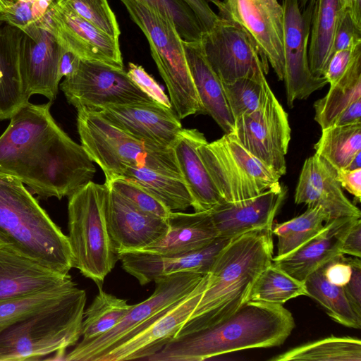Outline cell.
Masks as SVG:
<instances>
[{
    "mask_svg": "<svg viewBox=\"0 0 361 361\" xmlns=\"http://www.w3.org/2000/svg\"><path fill=\"white\" fill-rule=\"evenodd\" d=\"M51 104L28 102L10 118L0 136V172L43 199L61 200L92 181L96 168L83 147L56 123Z\"/></svg>",
    "mask_w": 361,
    "mask_h": 361,
    "instance_id": "obj_1",
    "label": "cell"
},
{
    "mask_svg": "<svg viewBox=\"0 0 361 361\" xmlns=\"http://www.w3.org/2000/svg\"><path fill=\"white\" fill-rule=\"evenodd\" d=\"M295 327L282 305L248 301L235 313L202 328L184 326L149 361H202L252 348L281 345Z\"/></svg>",
    "mask_w": 361,
    "mask_h": 361,
    "instance_id": "obj_2",
    "label": "cell"
},
{
    "mask_svg": "<svg viewBox=\"0 0 361 361\" xmlns=\"http://www.w3.org/2000/svg\"><path fill=\"white\" fill-rule=\"evenodd\" d=\"M271 229L257 228L229 240L212 263L200 302L183 326L216 324L249 301L255 282L272 262Z\"/></svg>",
    "mask_w": 361,
    "mask_h": 361,
    "instance_id": "obj_3",
    "label": "cell"
},
{
    "mask_svg": "<svg viewBox=\"0 0 361 361\" xmlns=\"http://www.w3.org/2000/svg\"><path fill=\"white\" fill-rule=\"evenodd\" d=\"M0 245L62 275L73 268L68 236L19 179L1 172Z\"/></svg>",
    "mask_w": 361,
    "mask_h": 361,
    "instance_id": "obj_4",
    "label": "cell"
},
{
    "mask_svg": "<svg viewBox=\"0 0 361 361\" xmlns=\"http://www.w3.org/2000/svg\"><path fill=\"white\" fill-rule=\"evenodd\" d=\"M77 128L81 145L104 172L106 182L120 178L131 166H145L182 178L172 147L149 145L106 120L97 111L78 109Z\"/></svg>",
    "mask_w": 361,
    "mask_h": 361,
    "instance_id": "obj_5",
    "label": "cell"
},
{
    "mask_svg": "<svg viewBox=\"0 0 361 361\" xmlns=\"http://www.w3.org/2000/svg\"><path fill=\"white\" fill-rule=\"evenodd\" d=\"M109 185L89 182L68 197V238L73 268L102 287L118 259L109 232Z\"/></svg>",
    "mask_w": 361,
    "mask_h": 361,
    "instance_id": "obj_6",
    "label": "cell"
},
{
    "mask_svg": "<svg viewBox=\"0 0 361 361\" xmlns=\"http://www.w3.org/2000/svg\"><path fill=\"white\" fill-rule=\"evenodd\" d=\"M87 293L78 288L58 305L0 333V361L37 360L77 344L81 337Z\"/></svg>",
    "mask_w": 361,
    "mask_h": 361,
    "instance_id": "obj_7",
    "label": "cell"
},
{
    "mask_svg": "<svg viewBox=\"0 0 361 361\" xmlns=\"http://www.w3.org/2000/svg\"><path fill=\"white\" fill-rule=\"evenodd\" d=\"M121 1L147 39L175 114L180 120L193 114H204L186 61L183 39L174 25L139 0Z\"/></svg>",
    "mask_w": 361,
    "mask_h": 361,
    "instance_id": "obj_8",
    "label": "cell"
},
{
    "mask_svg": "<svg viewBox=\"0 0 361 361\" xmlns=\"http://www.w3.org/2000/svg\"><path fill=\"white\" fill-rule=\"evenodd\" d=\"M200 156L225 202L257 196L279 183L281 178L248 152L232 134L202 143Z\"/></svg>",
    "mask_w": 361,
    "mask_h": 361,
    "instance_id": "obj_9",
    "label": "cell"
},
{
    "mask_svg": "<svg viewBox=\"0 0 361 361\" xmlns=\"http://www.w3.org/2000/svg\"><path fill=\"white\" fill-rule=\"evenodd\" d=\"M205 274L185 271L154 280L153 293L133 305L122 319L106 333L91 340H82L68 353V361H97L105 353L128 340L154 317L188 295Z\"/></svg>",
    "mask_w": 361,
    "mask_h": 361,
    "instance_id": "obj_10",
    "label": "cell"
},
{
    "mask_svg": "<svg viewBox=\"0 0 361 361\" xmlns=\"http://www.w3.org/2000/svg\"><path fill=\"white\" fill-rule=\"evenodd\" d=\"M60 88L77 110L98 111L112 105L154 102L124 69L82 59L76 72L65 78Z\"/></svg>",
    "mask_w": 361,
    "mask_h": 361,
    "instance_id": "obj_11",
    "label": "cell"
},
{
    "mask_svg": "<svg viewBox=\"0 0 361 361\" xmlns=\"http://www.w3.org/2000/svg\"><path fill=\"white\" fill-rule=\"evenodd\" d=\"M290 132L288 114L270 88L255 111L235 121L232 134L248 152L281 177L286 173L285 156Z\"/></svg>",
    "mask_w": 361,
    "mask_h": 361,
    "instance_id": "obj_12",
    "label": "cell"
},
{
    "mask_svg": "<svg viewBox=\"0 0 361 361\" xmlns=\"http://www.w3.org/2000/svg\"><path fill=\"white\" fill-rule=\"evenodd\" d=\"M200 44L212 68L223 83L262 72L269 62L251 35L238 23L221 18L203 32Z\"/></svg>",
    "mask_w": 361,
    "mask_h": 361,
    "instance_id": "obj_13",
    "label": "cell"
},
{
    "mask_svg": "<svg viewBox=\"0 0 361 361\" xmlns=\"http://www.w3.org/2000/svg\"><path fill=\"white\" fill-rule=\"evenodd\" d=\"M314 0L301 11L299 0H283V44L286 102L290 107L297 99H307L324 87V77H314L310 69L307 45Z\"/></svg>",
    "mask_w": 361,
    "mask_h": 361,
    "instance_id": "obj_14",
    "label": "cell"
},
{
    "mask_svg": "<svg viewBox=\"0 0 361 361\" xmlns=\"http://www.w3.org/2000/svg\"><path fill=\"white\" fill-rule=\"evenodd\" d=\"M39 23L63 47L80 59L123 69L118 39L100 30L59 0L51 2Z\"/></svg>",
    "mask_w": 361,
    "mask_h": 361,
    "instance_id": "obj_15",
    "label": "cell"
},
{
    "mask_svg": "<svg viewBox=\"0 0 361 361\" xmlns=\"http://www.w3.org/2000/svg\"><path fill=\"white\" fill-rule=\"evenodd\" d=\"M207 279V273L188 295L154 317L97 361L147 360L160 351L190 317L205 290Z\"/></svg>",
    "mask_w": 361,
    "mask_h": 361,
    "instance_id": "obj_16",
    "label": "cell"
},
{
    "mask_svg": "<svg viewBox=\"0 0 361 361\" xmlns=\"http://www.w3.org/2000/svg\"><path fill=\"white\" fill-rule=\"evenodd\" d=\"M22 32L19 71L23 91L28 99L42 94L53 102L61 80L58 67L61 46L39 21Z\"/></svg>",
    "mask_w": 361,
    "mask_h": 361,
    "instance_id": "obj_17",
    "label": "cell"
},
{
    "mask_svg": "<svg viewBox=\"0 0 361 361\" xmlns=\"http://www.w3.org/2000/svg\"><path fill=\"white\" fill-rule=\"evenodd\" d=\"M97 111L133 137L158 147H172L183 128L171 108L155 102L112 105Z\"/></svg>",
    "mask_w": 361,
    "mask_h": 361,
    "instance_id": "obj_18",
    "label": "cell"
},
{
    "mask_svg": "<svg viewBox=\"0 0 361 361\" xmlns=\"http://www.w3.org/2000/svg\"><path fill=\"white\" fill-rule=\"evenodd\" d=\"M107 224L117 255L140 250L157 242L168 229L167 219L140 210L110 186Z\"/></svg>",
    "mask_w": 361,
    "mask_h": 361,
    "instance_id": "obj_19",
    "label": "cell"
},
{
    "mask_svg": "<svg viewBox=\"0 0 361 361\" xmlns=\"http://www.w3.org/2000/svg\"><path fill=\"white\" fill-rule=\"evenodd\" d=\"M295 203L307 207H320L331 219L361 217L360 210L344 195L336 178V170L314 154L302 166L295 188Z\"/></svg>",
    "mask_w": 361,
    "mask_h": 361,
    "instance_id": "obj_20",
    "label": "cell"
},
{
    "mask_svg": "<svg viewBox=\"0 0 361 361\" xmlns=\"http://www.w3.org/2000/svg\"><path fill=\"white\" fill-rule=\"evenodd\" d=\"M230 239L218 237L207 246L185 254L161 255L128 252L120 253L117 257L122 268L144 286L158 278L179 272L207 274Z\"/></svg>",
    "mask_w": 361,
    "mask_h": 361,
    "instance_id": "obj_21",
    "label": "cell"
},
{
    "mask_svg": "<svg viewBox=\"0 0 361 361\" xmlns=\"http://www.w3.org/2000/svg\"><path fill=\"white\" fill-rule=\"evenodd\" d=\"M286 195L280 183L257 196L238 202H223L209 210L219 237L232 238L257 228H271Z\"/></svg>",
    "mask_w": 361,
    "mask_h": 361,
    "instance_id": "obj_22",
    "label": "cell"
},
{
    "mask_svg": "<svg viewBox=\"0 0 361 361\" xmlns=\"http://www.w3.org/2000/svg\"><path fill=\"white\" fill-rule=\"evenodd\" d=\"M361 217L347 216L325 222L323 229L298 249L272 263L305 282L312 273L339 256L343 238L352 224Z\"/></svg>",
    "mask_w": 361,
    "mask_h": 361,
    "instance_id": "obj_23",
    "label": "cell"
},
{
    "mask_svg": "<svg viewBox=\"0 0 361 361\" xmlns=\"http://www.w3.org/2000/svg\"><path fill=\"white\" fill-rule=\"evenodd\" d=\"M206 141L197 129L183 128L172 145L195 212L209 211L224 202L199 154V147Z\"/></svg>",
    "mask_w": 361,
    "mask_h": 361,
    "instance_id": "obj_24",
    "label": "cell"
},
{
    "mask_svg": "<svg viewBox=\"0 0 361 361\" xmlns=\"http://www.w3.org/2000/svg\"><path fill=\"white\" fill-rule=\"evenodd\" d=\"M219 16L238 23L251 35L279 80L284 75L283 41L265 8L258 0H225Z\"/></svg>",
    "mask_w": 361,
    "mask_h": 361,
    "instance_id": "obj_25",
    "label": "cell"
},
{
    "mask_svg": "<svg viewBox=\"0 0 361 361\" xmlns=\"http://www.w3.org/2000/svg\"><path fill=\"white\" fill-rule=\"evenodd\" d=\"M70 277L0 245V301L43 291Z\"/></svg>",
    "mask_w": 361,
    "mask_h": 361,
    "instance_id": "obj_26",
    "label": "cell"
},
{
    "mask_svg": "<svg viewBox=\"0 0 361 361\" xmlns=\"http://www.w3.org/2000/svg\"><path fill=\"white\" fill-rule=\"evenodd\" d=\"M167 222L168 229L161 239L133 252L161 255L185 254L207 246L219 237L209 210L190 214L171 211Z\"/></svg>",
    "mask_w": 361,
    "mask_h": 361,
    "instance_id": "obj_27",
    "label": "cell"
},
{
    "mask_svg": "<svg viewBox=\"0 0 361 361\" xmlns=\"http://www.w3.org/2000/svg\"><path fill=\"white\" fill-rule=\"evenodd\" d=\"M186 61L204 114L209 115L225 133H233L235 119L225 94L224 85L208 63L200 42L183 40Z\"/></svg>",
    "mask_w": 361,
    "mask_h": 361,
    "instance_id": "obj_28",
    "label": "cell"
},
{
    "mask_svg": "<svg viewBox=\"0 0 361 361\" xmlns=\"http://www.w3.org/2000/svg\"><path fill=\"white\" fill-rule=\"evenodd\" d=\"M21 30L3 23L0 26V121L10 119L29 99L19 71Z\"/></svg>",
    "mask_w": 361,
    "mask_h": 361,
    "instance_id": "obj_29",
    "label": "cell"
},
{
    "mask_svg": "<svg viewBox=\"0 0 361 361\" xmlns=\"http://www.w3.org/2000/svg\"><path fill=\"white\" fill-rule=\"evenodd\" d=\"M343 9L339 0H314L307 58L310 71L316 78L324 75Z\"/></svg>",
    "mask_w": 361,
    "mask_h": 361,
    "instance_id": "obj_30",
    "label": "cell"
},
{
    "mask_svg": "<svg viewBox=\"0 0 361 361\" xmlns=\"http://www.w3.org/2000/svg\"><path fill=\"white\" fill-rule=\"evenodd\" d=\"M120 178L137 185L170 211H182L192 207L191 195L182 178L137 166L127 167Z\"/></svg>",
    "mask_w": 361,
    "mask_h": 361,
    "instance_id": "obj_31",
    "label": "cell"
},
{
    "mask_svg": "<svg viewBox=\"0 0 361 361\" xmlns=\"http://www.w3.org/2000/svg\"><path fill=\"white\" fill-rule=\"evenodd\" d=\"M78 288L70 277L62 284L43 291L1 300L0 333L14 324L58 305L73 295Z\"/></svg>",
    "mask_w": 361,
    "mask_h": 361,
    "instance_id": "obj_32",
    "label": "cell"
},
{
    "mask_svg": "<svg viewBox=\"0 0 361 361\" xmlns=\"http://www.w3.org/2000/svg\"><path fill=\"white\" fill-rule=\"evenodd\" d=\"M361 98V58L314 104V120L322 129L332 126L341 113Z\"/></svg>",
    "mask_w": 361,
    "mask_h": 361,
    "instance_id": "obj_33",
    "label": "cell"
},
{
    "mask_svg": "<svg viewBox=\"0 0 361 361\" xmlns=\"http://www.w3.org/2000/svg\"><path fill=\"white\" fill-rule=\"evenodd\" d=\"M271 361H361V341L331 336L297 346L269 359Z\"/></svg>",
    "mask_w": 361,
    "mask_h": 361,
    "instance_id": "obj_34",
    "label": "cell"
},
{
    "mask_svg": "<svg viewBox=\"0 0 361 361\" xmlns=\"http://www.w3.org/2000/svg\"><path fill=\"white\" fill-rule=\"evenodd\" d=\"M305 284L307 296L316 300L333 320L346 327L360 329L361 317L351 306L343 288L328 282L322 267L309 275Z\"/></svg>",
    "mask_w": 361,
    "mask_h": 361,
    "instance_id": "obj_35",
    "label": "cell"
},
{
    "mask_svg": "<svg viewBox=\"0 0 361 361\" xmlns=\"http://www.w3.org/2000/svg\"><path fill=\"white\" fill-rule=\"evenodd\" d=\"M314 149L315 154L336 171L345 169L353 158L361 152V123L322 129Z\"/></svg>",
    "mask_w": 361,
    "mask_h": 361,
    "instance_id": "obj_36",
    "label": "cell"
},
{
    "mask_svg": "<svg viewBox=\"0 0 361 361\" xmlns=\"http://www.w3.org/2000/svg\"><path fill=\"white\" fill-rule=\"evenodd\" d=\"M329 217L320 207H307L302 214L272 226V234L278 238L277 254L274 259L282 258L293 252L317 235Z\"/></svg>",
    "mask_w": 361,
    "mask_h": 361,
    "instance_id": "obj_37",
    "label": "cell"
},
{
    "mask_svg": "<svg viewBox=\"0 0 361 361\" xmlns=\"http://www.w3.org/2000/svg\"><path fill=\"white\" fill-rule=\"evenodd\" d=\"M98 288V294L84 312L82 340L95 338L111 330L133 305H129L125 299L105 292L102 287Z\"/></svg>",
    "mask_w": 361,
    "mask_h": 361,
    "instance_id": "obj_38",
    "label": "cell"
},
{
    "mask_svg": "<svg viewBox=\"0 0 361 361\" xmlns=\"http://www.w3.org/2000/svg\"><path fill=\"white\" fill-rule=\"evenodd\" d=\"M300 295L307 296L305 282L281 269L272 262L255 282L249 301L282 305Z\"/></svg>",
    "mask_w": 361,
    "mask_h": 361,
    "instance_id": "obj_39",
    "label": "cell"
},
{
    "mask_svg": "<svg viewBox=\"0 0 361 361\" xmlns=\"http://www.w3.org/2000/svg\"><path fill=\"white\" fill-rule=\"evenodd\" d=\"M223 85L235 121L255 111L262 104L270 89L262 72Z\"/></svg>",
    "mask_w": 361,
    "mask_h": 361,
    "instance_id": "obj_40",
    "label": "cell"
},
{
    "mask_svg": "<svg viewBox=\"0 0 361 361\" xmlns=\"http://www.w3.org/2000/svg\"><path fill=\"white\" fill-rule=\"evenodd\" d=\"M169 19L185 42H200L201 25L191 8L183 0H139Z\"/></svg>",
    "mask_w": 361,
    "mask_h": 361,
    "instance_id": "obj_41",
    "label": "cell"
},
{
    "mask_svg": "<svg viewBox=\"0 0 361 361\" xmlns=\"http://www.w3.org/2000/svg\"><path fill=\"white\" fill-rule=\"evenodd\" d=\"M96 27L118 39L121 30L107 0H59Z\"/></svg>",
    "mask_w": 361,
    "mask_h": 361,
    "instance_id": "obj_42",
    "label": "cell"
},
{
    "mask_svg": "<svg viewBox=\"0 0 361 361\" xmlns=\"http://www.w3.org/2000/svg\"><path fill=\"white\" fill-rule=\"evenodd\" d=\"M50 2L16 0L0 11V22L20 30L39 22L45 15Z\"/></svg>",
    "mask_w": 361,
    "mask_h": 361,
    "instance_id": "obj_43",
    "label": "cell"
},
{
    "mask_svg": "<svg viewBox=\"0 0 361 361\" xmlns=\"http://www.w3.org/2000/svg\"><path fill=\"white\" fill-rule=\"evenodd\" d=\"M134 206L149 214L167 219L170 212L163 204L137 185L124 178L106 182Z\"/></svg>",
    "mask_w": 361,
    "mask_h": 361,
    "instance_id": "obj_44",
    "label": "cell"
},
{
    "mask_svg": "<svg viewBox=\"0 0 361 361\" xmlns=\"http://www.w3.org/2000/svg\"><path fill=\"white\" fill-rule=\"evenodd\" d=\"M360 46L361 27L357 25L348 10L343 9L337 23L330 59L336 51Z\"/></svg>",
    "mask_w": 361,
    "mask_h": 361,
    "instance_id": "obj_45",
    "label": "cell"
},
{
    "mask_svg": "<svg viewBox=\"0 0 361 361\" xmlns=\"http://www.w3.org/2000/svg\"><path fill=\"white\" fill-rule=\"evenodd\" d=\"M127 73L133 82L154 102L171 109L169 98L142 66L129 63Z\"/></svg>",
    "mask_w": 361,
    "mask_h": 361,
    "instance_id": "obj_46",
    "label": "cell"
},
{
    "mask_svg": "<svg viewBox=\"0 0 361 361\" xmlns=\"http://www.w3.org/2000/svg\"><path fill=\"white\" fill-rule=\"evenodd\" d=\"M361 58V46L336 51L330 59L324 77L329 85L334 84Z\"/></svg>",
    "mask_w": 361,
    "mask_h": 361,
    "instance_id": "obj_47",
    "label": "cell"
},
{
    "mask_svg": "<svg viewBox=\"0 0 361 361\" xmlns=\"http://www.w3.org/2000/svg\"><path fill=\"white\" fill-rule=\"evenodd\" d=\"M326 280L331 284L343 287L349 281L352 275L350 257L340 255L322 267Z\"/></svg>",
    "mask_w": 361,
    "mask_h": 361,
    "instance_id": "obj_48",
    "label": "cell"
},
{
    "mask_svg": "<svg viewBox=\"0 0 361 361\" xmlns=\"http://www.w3.org/2000/svg\"><path fill=\"white\" fill-rule=\"evenodd\" d=\"M352 275L343 288L355 312L361 317V262L359 257H350Z\"/></svg>",
    "mask_w": 361,
    "mask_h": 361,
    "instance_id": "obj_49",
    "label": "cell"
},
{
    "mask_svg": "<svg viewBox=\"0 0 361 361\" xmlns=\"http://www.w3.org/2000/svg\"><path fill=\"white\" fill-rule=\"evenodd\" d=\"M197 17L203 32L211 30L221 18L216 14L206 0H183Z\"/></svg>",
    "mask_w": 361,
    "mask_h": 361,
    "instance_id": "obj_50",
    "label": "cell"
},
{
    "mask_svg": "<svg viewBox=\"0 0 361 361\" xmlns=\"http://www.w3.org/2000/svg\"><path fill=\"white\" fill-rule=\"evenodd\" d=\"M340 252L353 257H361V219H357L347 231Z\"/></svg>",
    "mask_w": 361,
    "mask_h": 361,
    "instance_id": "obj_51",
    "label": "cell"
},
{
    "mask_svg": "<svg viewBox=\"0 0 361 361\" xmlns=\"http://www.w3.org/2000/svg\"><path fill=\"white\" fill-rule=\"evenodd\" d=\"M336 178L341 188L353 195L359 202L361 198V168L336 171Z\"/></svg>",
    "mask_w": 361,
    "mask_h": 361,
    "instance_id": "obj_52",
    "label": "cell"
},
{
    "mask_svg": "<svg viewBox=\"0 0 361 361\" xmlns=\"http://www.w3.org/2000/svg\"><path fill=\"white\" fill-rule=\"evenodd\" d=\"M80 60L73 52L61 46L58 67L59 78L73 75L79 67Z\"/></svg>",
    "mask_w": 361,
    "mask_h": 361,
    "instance_id": "obj_53",
    "label": "cell"
},
{
    "mask_svg": "<svg viewBox=\"0 0 361 361\" xmlns=\"http://www.w3.org/2000/svg\"><path fill=\"white\" fill-rule=\"evenodd\" d=\"M361 123V98L348 105L338 116L333 126Z\"/></svg>",
    "mask_w": 361,
    "mask_h": 361,
    "instance_id": "obj_54",
    "label": "cell"
},
{
    "mask_svg": "<svg viewBox=\"0 0 361 361\" xmlns=\"http://www.w3.org/2000/svg\"><path fill=\"white\" fill-rule=\"evenodd\" d=\"M270 15L283 41V7L277 0H258Z\"/></svg>",
    "mask_w": 361,
    "mask_h": 361,
    "instance_id": "obj_55",
    "label": "cell"
},
{
    "mask_svg": "<svg viewBox=\"0 0 361 361\" xmlns=\"http://www.w3.org/2000/svg\"><path fill=\"white\" fill-rule=\"evenodd\" d=\"M343 9L348 10L355 21L361 27V0H339Z\"/></svg>",
    "mask_w": 361,
    "mask_h": 361,
    "instance_id": "obj_56",
    "label": "cell"
},
{
    "mask_svg": "<svg viewBox=\"0 0 361 361\" xmlns=\"http://www.w3.org/2000/svg\"><path fill=\"white\" fill-rule=\"evenodd\" d=\"M361 168V152H358L351 160L345 169L354 170Z\"/></svg>",
    "mask_w": 361,
    "mask_h": 361,
    "instance_id": "obj_57",
    "label": "cell"
},
{
    "mask_svg": "<svg viewBox=\"0 0 361 361\" xmlns=\"http://www.w3.org/2000/svg\"><path fill=\"white\" fill-rule=\"evenodd\" d=\"M206 1L208 3L210 2V3H212L213 4H214L219 8V10L221 9L222 7L223 1L221 0H206ZM223 1H225V0H223Z\"/></svg>",
    "mask_w": 361,
    "mask_h": 361,
    "instance_id": "obj_58",
    "label": "cell"
},
{
    "mask_svg": "<svg viewBox=\"0 0 361 361\" xmlns=\"http://www.w3.org/2000/svg\"><path fill=\"white\" fill-rule=\"evenodd\" d=\"M14 0H0V11L5 8L11 2Z\"/></svg>",
    "mask_w": 361,
    "mask_h": 361,
    "instance_id": "obj_59",
    "label": "cell"
},
{
    "mask_svg": "<svg viewBox=\"0 0 361 361\" xmlns=\"http://www.w3.org/2000/svg\"><path fill=\"white\" fill-rule=\"evenodd\" d=\"M309 1L310 0H299L300 7L304 8Z\"/></svg>",
    "mask_w": 361,
    "mask_h": 361,
    "instance_id": "obj_60",
    "label": "cell"
},
{
    "mask_svg": "<svg viewBox=\"0 0 361 361\" xmlns=\"http://www.w3.org/2000/svg\"><path fill=\"white\" fill-rule=\"evenodd\" d=\"M25 1H48V2L51 3V2H53V1H56V0H25Z\"/></svg>",
    "mask_w": 361,
    "mask_h": 361,
    "instance_id": "obj_61",
    "label": "cell"
}]
</instances>
